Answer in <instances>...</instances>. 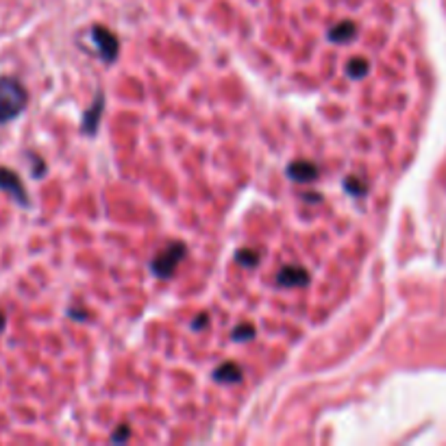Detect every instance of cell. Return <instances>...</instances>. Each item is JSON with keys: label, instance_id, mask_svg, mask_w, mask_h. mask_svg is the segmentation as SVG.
Instances as JSON below:
<instances>
[{"label": "cell", "instance_id": "obj_1", "mask_svg": "<svg viewBox=\"0 0 446 446\" xmlns=\"http://www.w3.org/2000/svg\"><path fill=\"white\" fill-rule=\"evenodd\" d=\"M29 94L18 78H0V125H7L27 109Z\"/></svg>", "mask_w": 446, "mask_h": 446}, {"label": "cell", "instance_id": "obj_2", "mask_svg": "<svg viewBox=\"0 0 446 446\" xmlns=\"http://www.w3.org/2000/svg\"><path fill=\"white\" fill-rule=\"evenodd\" d=\"M188 255V249L186 244H181V242H174V244H170L168 249L161 251L155 261L151 263V270L159 277V279H170L176 268H179V263L186 259Z\"/></svg>", "mask_w": 446, "mask_h": 446}, {"label": "cell", "instance_id": "obj_3", "mask_svg": "<svg viewBox=\"0 0 446 446\" xmlns=\"http://www.w3.org/2000/svg\"><path fill=\"white\" fill-rule=\"evenodd\" d=\"M92 37H94V42H96L100 55H103V59L107 64H111L113 59L118 57V37L107 27H94L92 29Z\"/></svg>", "mask_w": 446, "mask_h": 446}, {"label": "cell", "instance_id": "obj_4", "mask_svg": "<svg viewBox=\"0 0 446 446\" xmlns=\"http://www.w3.org/2000/svg\"><path fill=\"white\" fill-rule=\"evenodd\" d=\"M0 190L7 192V194H11L22 207L29 205V194H27V190H25V186H22V181H20V176H18L15 172L7 170V168H3V166H0Z\"/></svg>", "mask_w": 446, "mask_h": 446}, {"label": "cell", "instance_id": "obj_5", "mask_svg": "<svg viewBox=\"0 0 446 446\" xmlns=\"http://www.w3.org/2000/svg\"><path fill=\"white\" fill-rule=\"evenodd\" d=\"M277 283L281 288H305L309 283V272L302 266H283Z\"/></svg>", "mask_w": 446, "mask_h": 446}, {"label": "cell", "instance_id": "obj_6", "mask_svg": "<svg viewBox=\"0 0 446 446\" xmlns=\"http://www.w3.org/2000/svg\"><path fill=\"white\" fill-rule=\"evenodd\" d=\"M288 176L292 181H296V183H312V181L318 179V168H316V164H312V161L298 159L288 166Z\"/></svg>", "mask_w": 446, "mask_h": 446}, {"label": "cell", "instance_id": "obj_7", "mask_svg": "<svg viewBox=\"0 0 446 446\" xmlns=\"http://www.w3.org/2000/svg\"><path fill=\"white\" fill-rule=\"evenodd\" d=\"M103 107H105V96H103V92H98V94H96V100H94V105L85 111V116H83V125H81V129H83L88 135H94V133H96L98 123H100V113H103Z\"/></svg>", "mask_w": 446, "mask_h": 446}, {"label": "cell", "instance_id": "obj_8", "mask_svg": "<svg viewBox=\"0 0 446 446\" xmlns=\"http://www.w3.org/2000/svg\"><path fill=\"white\" fill-rule=\"evenodd\" d=\"M357 35V25L351 22V20H344V22H337L333 29H329V39L335 44H347L351 39H355Z\"/></svg>", "mask_w": 446, "mask_h": 446}, {"label": "cell", "instance_id": "obj_9", "mask_svg": "<svg viewBox=\"0 0 446 446\" xmlns=\"http://www.w3.org/2000/svg\"><path fill=\"white\" fill-rule=\"evenodd\" d=\"M214 379L218 383H239L242 381V370L235 366V363H222L220 368H216Z\"/></svg>", "mask_w": 446, "mask_h": 446}, {"label": "cell", "instance_id": "obj_10", "mask_svg": "<svg viewBox=\"0 0 446 446\" xmlns=\"http://www.w3.org/2000/svg\"><path fill=\"white\" fill-rule=\"evenodd\" d=\"M368 70H370L368 62H366V59H359V57L351 59V64L347 68V72H349L351 78H363V76L368 74Z\"/></svg>", "mask_w": 446, "mask_h": 446}, {"label": "cell", "instance_id": "obj_11", "mask_svg": "<svg viewBox=\"0 0 446 446\" xmlns=\"http://www.w3.org/2000/svg\"><path fill=\"white\" fill-rule=\"evenodd\" d=\"M237 261L244 268H255L259 263V255L255 251H251V249H242V251H237Z\"/></svg>", "mask_w": 446, "mask_h": 446}, {"label": "cell", "instance_id": "obj_12", "mask_svg": "<svg viewBox=\"0 0 446 446\" xmlns=\"http://www.w3.org/2000/svg\"><path fill=\"white\" fill-rule=\"evenodd\" d=\"M344 188H347L351 194H355V196H359V194H363L366 192V188H363V183L359 179H355V176H349L347 181H344Z\"/></svg>", "mask_w": 446, "mask_h": 446}, {"label": "cell", "instance_id": "obj_13", "mask_svg": "<svg viewBox=\"0 0 446 446\" xmlns=\"http://www.w3.org/2000/svg\"><path fill=\"white\" fill-rule=\"evenodd\" d=\"M233 340H253L255 337V329L253 327H239V329H235L233 331V335H231Z\"/></svg>", "mask_w": 446, "mask_h": 446}, {"label": "cell", "instance_id": "obj_14", "mask_svg": "<svg viewBox=\"0 0 446 446\" xmlns=\"http://www.w3.org/2000/svg\"><path fill=\"white\" fill-rule=\"evenodd\" d=\"M129 435H131L129 427H127V424H123V427H120V431H116V433L111 435V442H127Z\"/></svg>", "mask_w": 446, "mask_h": 446}, {"label": "cell", "instance_id": "obj_15", "mask_svg": "<svg viewBox=\"0 0 446 446\" xmlns=\"http://www.w3.org/2000/svg\"><path fill=\"white\" fill-rule=\"evenodd\" d=\"M209 318L205 316V314H202V316H198L196 320H194V329H202V322H207Z\"/></svg>", "mask_w": 446, "mask_h": 446}, {"label": "cell", "instance_id": "obj_16", "mask_svg": "<svg viewBox=\"0 0 446 446\" xmlns=\"http://www.w3.org/2000/svg\"><path fill=\"white\" fill-rule=\"evenodd\" d=\"M5 322H7V318H5L3 312H0V333H3V329H5Z\"/></svg>", "mask_w": 446, "mask_h": 446}]
</instances>
